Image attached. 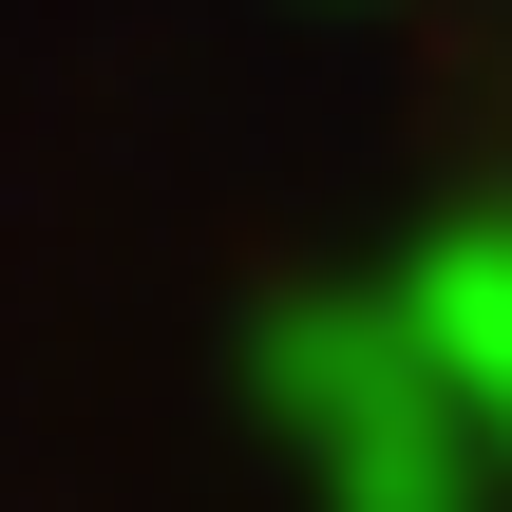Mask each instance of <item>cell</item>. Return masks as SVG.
<instances>
[{
  "mask_svg": "<svg viewBox=\"0 0 512 512\" xmlns=\"http://www.w3.org/2000/svg\"><path fill=\"white\" fill-rule=\"evenodd\" d=\"M399 304H418V342H437V380L475 399V437L512 456V209H494V228H437V247L399 266Z\"/></svg>",
  "mask_w": 512,
  "mask_h": 512,
  "instance_id": "7a4b0ae2",
  "label": "cell"
},
{
  "mask_svg": "<svg viewBox=\"0 0 512 512\" xmlns=\"http://www.w3.org/2000/svg\"><path fill=\"white\" fill-rule=\"evenodd\" d=\"M266 418L304 437L323 512H475L494 494V437H475V399L437 380V342H418L399 285L285 304V323H266Z\"/></svg>",
  "mask_w": 512,
  "mask_h": 512,
  "instance_id": "6da1fadb",
  "label": "cell"
}]
</instances>
